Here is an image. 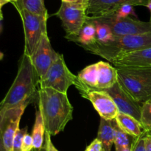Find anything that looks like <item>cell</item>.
<instances>
[{
  "label": "cell",
  "instance_id": "6da1fadb",
  "mask_svg": "<svg viewBox=\"0 0 151 151\" xmlns=\"http://www.w3.org/2000/svg\"><path fill=\"white\" fill-rule=\"evenodd\" d=\"M38 108L42 114L46 132L51 137L64 131L72 119L73 107L67 94L48 88H40L38 91Z\"/></svg>",
  "mask_w": 151,
  "mask_h": 151
},
{
  "label": "cell",
  "instance_id": "7a4b0ae2",
  "mask_svg": "<svg viewBox=\"0 0 151 151\" xmlns=\"http://www.w3.org/2000/svg\"><path fill=\"white\" fill-rule=\"evenodd\" d=\"M40 78L29 56L23 54L21 58L17 75L0 103V109L14 107L29 99H34Z\"/></svg>",
  "mask_w": 151,
  "mask_h": 151
},
{
  "label": "cell",
  "instance_id": "3957f363",
  "mask_svg": "<svg viewBox=\"0 0 151 151\" xmlns=\"http://www.w3.org/2000/svg\"><path fill=\"white\" fill-rule=\"evenodd\" d=\"M82 47L112 63L120 54L151 48V33L114 37L113 41L106 44L96 41Z\"/></svg>",
  "mask_w": 151,
  "mask_h": 151
},
{
  "label": "cell",
  "instance_id": "277c9868",
  "mask_svg": "<svg viewBox=\"0 0 151 151\" xmlns=\"http://www.w3.org/2000/svg\"><path fill=\"white\" fill-rule=\"evenodd\" d=\"M118 83L140 104L151 100V68L116 67Z\"/></svg>",
  "mask_w": 151,
  "mask_h": 151
},
{
  "label": "cell",
  "instance_id": "5b68a950",
  "mask_svg": "<svg viewBox=\"0 0 151 151\" xmlns=\"http://www.w3.org/2000/svg\"><path fill=\"white\" fill-rule=\"evenodd\" d=\"M18 12L22 18L24 32V54L32 57L42 37L47 34V23L48 18L33 14L24 9L18 10Z\"/></svg>",
  "mask_w": 151,
  "mask_h": 151
},
{
  "label": "cell",
  "instance_id": "8992f818",
  "mask_svg": "<svg viewBox=\"0 0 151 151\" xmlns=\"http://www.w3.org/2000/svg\"><path fill=\"white\" fill-rule=\"evenodd\" d=\"M78 77L68 69L62 54L51 66L47 74L40 80V88H48L67 94L71 86H75Z\"/></svg>",
  "mask_w": 151,
  "mask_h": 151
},
{
  "label": "cell",
  "instance_id": "52a82bcc",
  "mask_svg": "<svg viewBox=\"0 0 151 151\" xmlns=\"http://www.w3.org/2000/svg\"><path fill=\"white\" fill-rule=\"evenodd\" d=\"M75 86L83 98L87 99L92 103L102 119L110 121L115 119L119 114V110L114 100L107 92L87 86L79 78Z\"/></svg>",
  "mask_w": 151,
  "mask_h": 151
},
{
  "label": "cell",
  "instance_id": "ba28073f",
  "mask_svg": "<svg viewBox=\"0 0 151 151\" xmlns=\"http://www.w3.org/2000/svg\"><path fill=\"white\" fill-rule=\"evenodd\" d=\"M86 8V4H71L62 1L55 15L61 21L66 32V38L79 35L88 18Z\"/></svg>",
  "mask_w": 151,
  "mask_h": 151
},
{
  "label": "cell",
  "instance_id": "9c48e42d",
  "mask_svg": "<svg viewBox=\"0 0 151 151\" xmlns=\"http://www.w3.org/2000/svg\"><path fill=\"white\" fill-rule=\"evenodd\" d=\"M33 100L29 99L14 107L0 109V131L6 151H12L13 139L19 128L22 115Z\"/></svg>",
  "mask_w": 151,
  "mask_h": 151
},
{
  "label": "cell",
  "instance_id": "30bf717a",
  "mask_svg": "<svg viewBox=\"0 0 151 151\" xmlns=\"http://www.w3.org/2000/svg\"><path fill=\"white\" fill-rule=\"evenodd\" d=\"M91 19L108 25L114 37L151 33L150 22H142L130 17L117 18L114 14Z\"/></svg>",
  "mask_w": 151,
  "mask_h": 151
},
{
  "label": "cell",
  "instance_id": "8fae6325",
  "mask_svg": "<svg viewBox=\"0 0 151 151\" xmlns=\"http://www.w3.org/2000/svg\"><path fill=\"white\" fill-rule=\"evenodd\" d=\"M150 0H88L86 15L91 19L113 15L124 5L147 6Z\"/></svg>",
  "mask_w": 151,
  "mask_h": 151
},
{
  "label": "cell",
  "instance_id": "7c38bea8",
  "mask_svg": "<svg viewBox=\"0 0 151 151\" xmlns=\"http://www.w3.org/2000/svg\"><path fill=\"white\" fill-rule=\"evenodd\" d=\"M60 55L56 52L52 47L48 35H44L35 53L30 57L40 80L44 78L47 71L57 60Z\"/></svg>",
  "mask_w": 151,
  "mask_h": 151
},
{
  "label": "cell",
  "instance_id": "4fadbf2b",
  "mask_svg": "<svg viewBox=\"0 0 151 151\" xmlns=\"http://www.w3.org/2000/svg\"><path fill=\"white\" fill-rule=\"evenodd\" d=\"M103 91L107 92L113 99L119 113L131 116L141 123V104L136 101L119 83H116L111 88Z\"/></svg>",
  "mask_w": 151,
  "mask_h": 151
},
{
  "label": "cell",
  "instance_id": "5bb4252c",
  "mask_svg": "<svg viewBox=\"0 0 151 151\" xmlns=\"http://www.w3.org/2000/svg\"><path fill=\"white\" fill-rule=\"evenodd\" d=\"M112 63L115 67L151 68V48L120 54Z\"/></svg>",
  "mask_w": 151,
  "mask_h": 151
},
{
  "label": "cell",
  "instance_id": "9a60e30c",
  "mask_svg": "<svg viewBox=\"0 0 151 151\" xmlns=\"http://www.w3.org/2000/svg\"><path fill=\"white\" fill-rule=\"evenodd\" d=\"M97 64V90H106L111 88L118 82V74L116 67L104 61H99Z\"/></svg>",
  "mask_w": 151,
  "mask_h": 151
},
{
  "label": "cell",
  "instance_id": "2e32d148",
  "mask_svg": "<svg viewBox=\"0 0 151 151\" xmlns=\"http://www.w3.org/2000/svg\"><path fill=\"white\" fill-rule=\"evenodd\" d=\"M115 130L113 120H106L100 118V126L97 138L103 144L104 151H111V147L114 144Z\"/></svg>",
  "mask_w": 151,
  "mask_h": 151
},
{
  "label": "cell",
  "instance_id": "e0dca14e",
  "mask_svg": "<svg viewBox=\"0 0 151 151\" xmlns=\"http://www.w3.org/2000/svg\"><path fill=\"white\" fill-rule=\"evenodd\" d=\"M115 121L120 129L134 137H140L144 132L141 123L129 115L119 113Z\"/></svg>",
  "mask_w": 151,
  "mask_h": 151
},
{
  "label": "cell",
  "instance_id": "ac0fdd59",
  "mask_svg": "<svg viewBox=\"0 0 151 151\" xmlns=\"http://www.w3.org/2000/svg\"><path fill=\"white\" fill-rule=\"evenodd\" d=\"M67 39L78 43L81 47L93 44L97 41L95 24L92 21L87 18L86 22L81 29L79 35L76 37L67 38Z\"/></svg>",
  "mask_w": 151,
  "mask_h": 151
},
{
  "label": "cell",
  "instance_id": "d6986e66",
  "mask_svg": "<svg viewBox=\"0 0 151 151\" xmlns=\"http://www.w3.org/2000/svg\"><path fill=\"white\" fill-rule=\"evenodd\" d=\"M16 10H26L33 14L48 18L47 10L44 5V0H17L13 3Z\"/></svg>",
  "mask_w": 151,
  "mask_h": 151
},
{
  "label": "cell",
  "instance_id": "ffe728a7",
  "mask_svg": "<svg viewBox=\"0 0 151 151\" xmlns=\"http://www.w3.org/2000/svg\"><path fill=\"white\" fill-rule=\"evenodd\" d=\"M45 133L46 131L44 119H43L41 111L38 109L35 113V122H34L32 134H31L32 138V142H33V149L38 150L41 147H42L44 143Z\"/></svg>",
  "mask_w": 151,
  "mask_h": 151
},
{
  "label": "cell",
  "instance_id": "44dd1931",
  "mask_svg": "<svg viewBox=\"0 0 151 151\" xmlns=\"http://www.w3.org/2000/svg\"><path fill=\"white\" fill-rule=\"evenodd\" d=\"M115 130L114 145L115 150L122 151L125 148H133L134 142L137 137L129 135L119 128L115 119L113 120Z\"/></svg>",
  "mask_w": 151,
  "mask_h": 151
},
{
  "label": "cell",
  "instance_id": "7402d4cb",
  "mask_svg": "<svg viewBox=\"0 0 151 151\" xmlns=\"http://www.w3.org/2000/svg\"><path fill=\"white\" fill-rule=\"evenodd\" d=\"M97 76H98V72H97V63H93L84 68L78 75L81 82L83 83L87 86L94 89H97Z\"/></svg>",
  "mask_w": 151,
  "mask_h": 151
},
{
  "label": "cell",
  "instance_id": "603a6c76",
  "mask_svg": "<svg viewBox=\"0 0 151 151\" xmlns=\"http://www.w3.org/2000/svg\"><path fill=\"white\" fill-rule=\"evenodd\" d=\"M94 23L96 27V37H97V42L101 44H106L114 39V35L111 30L110 27L105 24L99 22L94 19H90Z\"/></svg>",
  "mask_w": 151,
  "mask_h": 151
},
{
  "label": "cell",
  "instance_id": "cb8c5ba5",
  "mask_svg": "<svg viewBox=\"0 0 151 151\" xmlns=\"http://www.w3.org/2000/svg\"><path fill=\"white\" fill-rule=\"evenodd\" d=\"M141 125L145 132H151V100L142 104Z\"/></svg>",
  "mask_w": 151,
  "mask_h": 151
},
{
  "label": "cell",
  "instance_id": "d4e9b609",
  "mask_svg": "<svg viewBox=\"0 0 151 151\" xmlns=\"http://www.w3.org/2000/svg\"><path fill=\"white\" fill-rule=\"evenodd\" d=\"M27 134V127L24 128H19L15 134L14 139L12 146V151H22V142H23L24 137Z\"/></svg>",
  "mask_w": 151,
  "mask_h": 151
},
{
  "label": "cell",
  "instance_id": "484cf974",
  "mask_svg": "<svg viewBox=\"0 0 151 151\" xmlns=\"http://www.w3.org/2000/svg\"><path fill=\"white\" fill-rule=\"evenodd\" d=\"M114 15L117 18H127L129 17V16H131V15L137 17L135 10H134V6L129 5V4L121 7L120 8L118 9L117 11L114 13Z\"/></svg>",
  "mask_w": 151,
  "mask_h": 151
},
{
  "label": "cell",
  "instance_id": "4316f807",
  "mask_svg": "<svg viewBox=\"0 0 151 151\" xmlns=\"http://www.w3.org/2000/svg\"><path fill=\"white\" fill-rule=\"evenodd\" d=\"M145 131L140 137H137L133 146V151H146L145 139Z\"/></svg>",
  "mask_w": 151,
  "mask_h": 151
},
{
  "label": "cell",
  "instance_id": "83f0119b",
  "mask_svg": "<svg viewBox=\"0 0 151 151\" xmlns=\"http://www.w3.org/2000/svg\"><path fill=\"white\" fill-rule=\"evenodd\" d=\"M33 149V142H32V136L30 134H26L24 137L22 142V151H31Z\"/></svg>",
  "mask_w": 151,
  "mask_h": 151
},
{
  "label": "cell",
  "instance_id": "f1b7e54d",
  "mask_svg": "<svg viewBox=\"0 0 151 151\" xmlns=\"http://www.w3.org/2000/svg\"><path fill=\"white\" fill-rule=\"evenodd\" d=\"M85 151H104L103 144L97 138L94 139L91 144L86 148Z\"/></svg>",
  "mask_w": 151,
  "mask_h": 151
},
{
  "label": "cell",
  "instance_id": "f546056e",
  "mask_svg": "<svg viewBox=\"0 0 151 151\" xmlns=\"http://www.w3.org/2000/svg\"><path fill=\"white\" fill-rule=\"evenodd\" d=\"M44 142L46 143L48 151H58L57 150L55 145H53L51 139V136L47 132L45 133V137H44Z\"/></svg>",
  "mask_w": 151,
  "mask_h": 151
},
{
  "label": "cell",
  "instance_id": "4dcf8cb0",
  "mask_svg": "<svg viewBox=\"0 0 151 151\" xmlns=\"http://www.w3.org/2000/svg\"><path fill=\"white\" fill-rule=\"evenodd\" d=\"M145 139L146 151H151V132H145Z\"/></svg>",
  "mask_w": 151,
  "mask_h": 151
},
{
  "label": "cell",
  "instance_id": "1f68e13d",
  "mask_svg": "<svg viewBox=\"0 0 151 151\" xmlns=\"http://www.w3.org/2000/svg\"><path fill=\"white\" fill-rule=\"evenodd\" d=\"M63 2L71 3V4H86L88 0H61Z\"/></svg>",
  "mask_w": 151,
  "mask_h": 151
},
{
  "label": "cell",
  "instance_id": "d6a6232c",
  "mask_svg": "<svg viewBox=\"0 0 151 151\" xmlns=\"http://www.w3.org/2000/svg\"><path fill=\"white\" fill-rule=\"evenodd\" d=\"M16 1H17V0H0V7H2L3 5H4V4L8 2L15 3Z\"/></svg>",
  "mask_w": 151,
  "mask_h": 151
},
{
  "label": "cell",
  "instance_id": "836d02e7",
  "mask_svg": "<svg viewBox=\"0 0 151 151\" xmlns=\"http://www.w3.org/2000/svg\"><path fill=\"white\" fill-rule=\"evenodd\" d=\"M0 151H6V149L4 145V142H3L2 136H1V131H0Z\"/></svg>",
  "mask_w": 151,
  "mask_h": 151
},
{
  "label": "cell",
  "instance_id": "e575fe53",
  "mask_svg": "<svg viewBox=\"0 0 151 151\" xmlns=\"http://www.w3.org/2000/svg\"><path fill=\"white\" fill-rule=\"evenodd\" d=\"M33 150L34 151H48L47 150V145H46L45 142L44 143V145L42 146V147H41V148L38 149V150H35V149H33Z\"/></svg>",
  "mask_w": 151,
  "mask_h": 151
},
{
  "label": "cell",
  "instance_id": "d590c367",
  "mask_svg": "<svg viewBox=\"0 0 151 151\" xmlns=\"http://www.w3.org/2000/svg\"><path fill=\"white\" fill-rule=\"evenodd\" d=\"M146 7L149 9V10H150V14H151V0H150V1H149L148 4H147V6H146Z\"/></svg>",
  "mask_w": 151,
  "mask_h": 151
},
{
  "label": "cell",
  "instance_id": "8d00e7d4",
  "mask_svg": "<svg viewBox=\"0 0 151 151\" xmlns=\"http://www.w3.org/2000/svg\"><path fill=\"white\" fill-rule=\"evenodd\" d=\"M3 19V15L2 13H1V8H0V21L2 20Z\"/></svg>",
  "mask_w": 151,
  "mask_h": 151
},
{
  "label": "cell",
  "instance_id": "74e56055",
  "mask_svg": "<svg viewBox=\"0 0 151 151\" xmlns=\"http://www.w3.org/2000/svg\"><path fill=\"white\" fill-rule=\"evenodd\" d=\"M3 57H4V54H3V53L0 51V60H2Z\"/></svg>",
  "mask_w": 151,
  "mask_h": 151
},
{
  "label": "cell",
  "instance_id": "f35d334b",
  "mask_svg": "<svg viewBox=\"0 0 151 151\" xmlns=\"http://www.w3.org/2000/svg\"><path fill=\"white\" fill-rule=\"evenodd\" d=\"M122 151H133V148H125Z\"/></svg>",
  "mask_w": 151,
  "mask_h": 151
},
{
  "label": "cell",
  "instance_id": "ab89813d",
  "mask_svg": "<svg viewBox=\"0 0 151 151\" xmlns=\"http://www.w3.org/2000/svg\"><path fill=\"white\" fill-rule=\"evenodd\" d=\"M150 22L151 23V14H150Z\"/></svg>",
  "mask_w": 151,
  "mask_h": 151
},
{
  "label": "cell",
  "instance_id": "60d3db41",
  "mask_svg": "<svg viewBox=\"0 0 151 151\" xmlns=\"http://www.w3.org/2000/svg\"><path fill=\"white\" fill-rule=\"evenodd\" d=\"M31 151H34V150H33V149H32V150H31Z\"/></svg>",
  "mask_w": 151,
  "mask_h": 151
},
{
  "label": "cell",
  "instance_id": "b9f144b4",
  "mask_svg": "<svg viewBox=\"0 0 151 151\" xmlns=\"http://www.w3.org/2000/svg\"><path fill=\"white\" fill-rule=\"evenodd\" d=\"M0 29H1V26H0Z\"/></svg>",
  "mask_w": 151,
  "mask_h": 151
},
{
  "label": "cell",
  "instance_id": "7bdbcfd3",
  "mask_svg": "<svg viewBox=\"0 0 151 151\" xmlns=\"http://www.w3.org/2000/svg\"><path fill=\"white\" fill-rule=\"evenodd\" d=\"M0 8H1V7H0Z\"/></svg>",
  "mask_w": 151,
  "mask_h": 151
}]
</instances>
